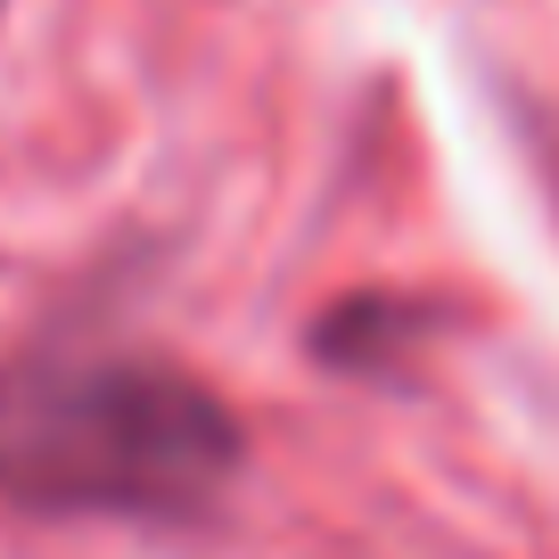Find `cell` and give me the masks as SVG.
<instances>
[{"label": "cell", "mask_w": 559, "mask_h": 559, "mask_svg": "<svg viewBox=\"0 0 559 559\" xmlns=\"http://www.w3.org/2000/svg\"><path fill=\"white\" fill-rule=\"evenodd\" d=\"M239 469L230 412L181 370L74 362L0 386V493L67 519H190Z\"/></svg>", "instance_id": "cell-1"}]
</instances>
